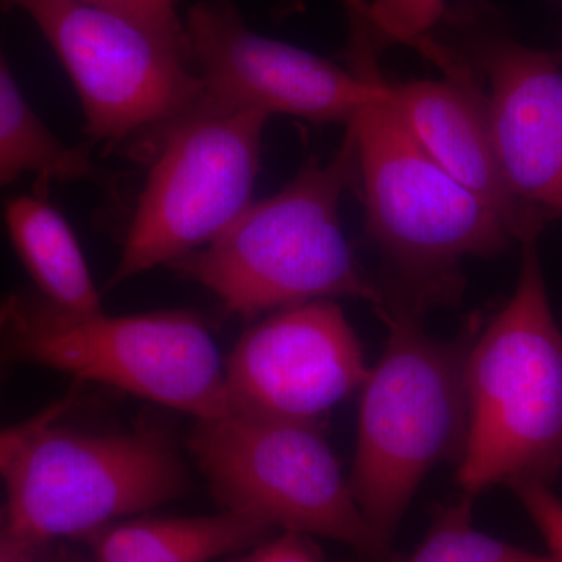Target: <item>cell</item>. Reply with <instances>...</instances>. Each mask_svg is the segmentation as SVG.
<instances>
[{
  "label": "cell",
  "instance_id": "44dd1931",
  "mask_svg": "<svg viewBox=\"0 0 562 562\" xmlns=\"http://www.w3.org/2000/svg\"><path fill=\"white\" fill-rule=\"evenodd\" d=\"M231 562H330L322 554L312 536L283 531L273 539L258 543L249 553Z\"/></svg>",
  "mask_w": 562,
  "mask_h": 562
},
{
  "label": "cell",
  "instance_id": "e0dca14e",
  "mask_svg": "<svg viewBox=\"0 0 562 562\" xmlns=\"http://www.w3.org/2000/svg\"><path fill=\"white\" fill-rule=\"evenodd\" d=\"M542 558L473 528L472 497L465 495L436 514L427 538L405 562H541Z\"/></svg>",
  "mask_w": 562,
  "mask_h": 562
},
{
  "label": "cell",
  "instance_id": "ba28073f",
  "mask_svg": "<svg viewBox=\"0 0 562 562\" xmlns=\"http://www.w3.org/2000/svg\"><path fill=\"white\" fill-rule=\"evenodd\" d=\"M188 446L228 512L384 554L316 425L228 414L199 420Z\"/></svg>",
  "mask_w": 562,
  "mask_h": 562
},
{
  "label": "cell",
  "instance_id": "d6986e66",
  "mask_svg": "<svg viewBox=\"0 0 562 562\" xmlns=\"http://www.w3.org/2000/svg\"><path fill=\"white\" fill-rule=\"evenodd\" d=\"M88 5L127 18L158 38L187 52L184 22L179 16L180 0H79ZM188 54V52H187Z\"/></svg>",
  "mask_w": 562,
  "mask_h": 562
},
{
  "label": "cell",
  "instance_id": "7402d4cb",
  "mask_svg": "<svg viewBox=\"0 0 562 562\" xmlns=\"http://www.w3.org/2000/svg\"><path fill=\"white\" fill-rule=\"evenodd\" d=\"M74 402H76V397L68 395L61 401L52 403L31 419L14 425V427L5 428V430H0V472L36 431L46 427V425L60 420V417L72 408Z\"/></svg>",
  "mask_w": 562,
  "mask_h": 562
},
{
  "label": "cell",
  "instance_id": "603a6c76",
  "mask_svg": "<svg viewBox=\"0 0 562 562\" xmlns=\"http://www.w3.org/2000/svg\"><path fill=\"white\" fill-rule=\"evenodd\" d=\"M40 547L14 538L11 532L0 530V562H38L36 552Z\"/></svg>",
  "mask_w": 562,
  "mask_h": 562
},
{
  "label": "cell",
  "instance_id": "5bb4252c",
  "mask_svg": "<svg viewBox=\"0 0 562 562\" xmlns=\"http://www.w3.org/2000/svg\"><path fill=\"white\" fill-rule=\"evenodd\" d=\"M269 525L222 512L111 524L87 536L98 562H211L265 542Z\"/></svg>",
  "mask_w": 562,
  "mask_h": 562
},
{
  "label": "cell",
  "instance_id": "6da1fadb",
  "mask_svg": "<svg viewBox=\"0 0 562 562\" xmlns=\"http://www.w3.org/2000/svg\"><path fill=\"white\" fill-rule=\"evenodd\" d=\"M355 179L357 149L349 131L330 161L313 157L286 188L251 202L217 238L169 268L244 319L335 297L369 302L379 313L384 291L361 268L339 222V203Z\"/></svg>",
  "mask_w": 562,
  "mask_h": 562
},
{
  "label": "cell",
  "instance_id": "9c48e42d",
  "mask_svg": "<svg viewBox=\"0 0 562 562\" xmlns=\"http://www.w3.org/2000/svg\"><path fill=\"white\" fill-rule=\"evenodd\" d=\"M38 25L68 70L95 143L155 136L199 102L188 54L127 18L79 0H0Z\"/></svg>",
  "mask_w": 562,
  "mask_h": 562
},
{
  "label": "cell",
  "instance_id": "30bf717a",
  "mask_svg": "<svg viewBox=\"0 0 562 562\" xmlns=\"http://www.w3.org/2000/svg\"><path fill=\"white\" fill-rule=\"evenodd\" d=\"M353 29V69L247 27L231 0H202L184 21L188 60L202 85L201 101L232 111L288 114L313 122L350 124L382 98L386 80L375 68L368 29Z\"/></svg>",
  "mask_w": 562,
  "mask_h": 562
},
{
  "label": "cell",
  "instance_id": "7c38bea8",
  "mask_svg": "<svg viewBox=\"0 0 562 562\" xmlns=\"http://www.w3.org/2000/svg\"><path fill=\"white\" fill-rule=\"evenodd\" d=\"M371 369L330 299L279 310L244 333L225 362L231 414L319 427Z\"/></svg>",
  "mask_w": 562,
  "mask_h": 562
},
{
  "label": "cell",
  "instance_id": "d4e9b609",
  "mask_svg": "<svg viewBox=\"0 0 562 562\" xmlns=\"http://www.w3.org/2000/svg\"><path fill=\"white\" fill-rule=\"evenodd\" d=\"M541 562H553L552 560H550V557L549 554H547V557H543L542 558V561Z\"/></svg>",
  "mask_w": 562,
  "mask_h": 562
},
{
  "label": "cell",
  "instance_id": "4fadbf2b",
  "mask_svg": "<svg viewBox=\"0 0 562 562\" xmlns=\"http://www.w3.org/2000/svg\"><path fill=\"white\" fill-rule=\"evenodd\" d=\"M443 80L390 83L387 95L414 136L465 190L490 206L514 238H538L543 220L509 190L492 139L486 94L449 46L435 60Z\"/></svg>",
  "mask_w": 562,
  "mask_h": 562
},
{
  "label": "cell",
  "instance_id": "ffe728a7",
  "mask_svg": "<svg viewBox=\"0 0 562 562\" xmlns=\"http://www.w3.org/2000/svg\"><path fill=\"white\" fill-rule=\"evenodd\" d=\"M525 509L541 531L549 547V557L553 562H562V501L549 484L539 480H522L509 484Z\"/></svg>",
  "mask_w": 562,
  "mask_h": 562
},
{
  "label": "cell",
  "instance_id": "9a60e30c",
  "mask_svg": "<svg viewBox=\"0 0 562 562\" xmlns=\"http://www.w3.org/2000/svg\"><path fill=\"white\" fill-rule=\"evenodd\" d=\"M11 243L46 301L65 312L102 313L87 260L60 211L44 195H18L5 205Z\"/></svg>",
  "mask_w": 562,
  "mask_h": 562
},
{
  "label": "cell",
  "instance_id": "8992f818",
  "mask_svg": "<svg viewBox=\"0 0 562 562\" xmlns=\"http://www.w3.org/2000/svg\"><path fill=\"white\" fill-rule=\"evenodd\" d=\"M46 425L2 469L3 530L41 547L87 538L122 517L183 494L188 476L157 430L87 435Z\"/></svg>",
  "mask_w": 562,
  "mask_h": 562
},
{
  "label": "cell",
  "instance_id": "8fae6325",
  "mask_svg": "<svg viewBox=\"0 0 562 562\" xmlns=\"http://www.w3.org/2000/svg\"><path fill=\"white\" fill-rule=\"evenodd\" d=\"M443 20L457 43L450 49L490 83L492 139L509 190L542 216H562V70L557 57L503 32L479 2L447 10Z\"/></svg>",
  "mask_w": 562,
  "mask_h": 562
},
{
  "label": "cell",
  "instance_id": "ac0fdd59",
  "mask_svg": "<svg viewBox=\"0 0 562 562\" xmlns=\"http://www.w3.org/2000/svg\"><path fill=\"white\" fill-rule=\"evenodd\" d=\"M373 47L391 43L425 50L447 13V0H353Z\"/></svg>",
  "mask_w": 562,
  "mask_h": 562
},
{
  "label": "cell",
  "instance_id": "5b68a950",
  "mask_svg": "<svg viewBox=\"0 0 562 562\" xmlns=\"http://www.w3.org/2000/svg\"><path fill=\"white\" fill-rule=\"evenodd\" d=\"M357 149L366 228L405 276L402 294L449 301L458 290L453 266L464 257H492L512 233L465 190L414 136L386 91L347 124Z\"/></svg>",
  "mask_w": 562,
  "mask_h": 562
},
{
  "label": "cell",
  "instance_id": "2e32d148",
  "mask_svg": "<svg viewBox=\"0 0 562 562\" xmlns=\"http://www.w3.org/2000/svg\"><path fill=\"white\" fill-rule=\"evenodd\" d=\"M94 172L88 150L63 143L31 109L0 47V188L36 176L44 192L52 181L88 179Z\"/></svg>",
  "mask_w": 562,
  "mask_h": 562
},
{
  "label": "cell",
  "instance_id": "cb8c5ba5",
  "mask_svg": "<svg viewBox=\"0 0 562 562\" xmlns=\"http://www.w3.org/2000/svg\"><path fill=\"white\" fill-rule=\"evenodd\" d=\"M553 55H554V57H557L558 63H560V65L562 66V43H561L560 50L554 52Z\"/></svg>",
  "mask_w": 562,
  "mask_h": 562
},
{
  "label": "cell",
  "instance_id": "3957f363",
  "mask_svg": "<svg viewBox=\"0 0 562 562\" xmlns=\"http://www.w3.org/2000/svg\"><path fill=\"white\" fill-rule=\"evenodd\" d=\"M469 428L458 482L468 497L495 484L549 483L562 468V333L536 238L524 241L516 291L465 361Z\"/></svg>",
  "mask_w": 562,
  "mask_h": 562
},
{
  "label": "cell",
  "instance_id": "277c9868",
  "mask_svg": "<svg viewBox=\"0 0 562 562\" xmlns=\"http://www.w3.org/2000/svg\"><path fill=\"white\" fill-rule=\"evenodd\" d=\"M0 358L110 384L199 420L231 414L225 362L190 312L81 316L14 292L0 299Z\"/></svg>",
  "mask_w": 562,
  "mask_h": 562
},
{
  "label": "cell",
  "instance_id": "52a82bcc",
  "mask_svg": "<svg viewBox=\"0 0 562 562\" xmlns=\"http://www.w3.org/2000/svg\"><path fill=\"white\" fill-rule=\"evenodd\" d=\"M268 120L199 99L150 140L155 158L109 286L201 249L241 216Z\"/></svg>",
  "mask_w": 562,
  "mask_h": 562
},
{
  "label": "cell",
  "instance_id": "7a4b0ae2",
  "mask_svg": "<svg viewBox=\"0 0 562 562\" xmlns=\"http://www.w3.org/2000/svg\"><path fill=\"white\" fill-rule=\"evenodd\" d=\"M425 310L390 299L379 317L386 347L362 384L350 487L383 553L414 494L439 462L464 450L469 428L465 361L475 335L454 341L422 328Z\"/></svg>",
  "mask_w": 562,
  "mask_h": 562
}]
</instances>
